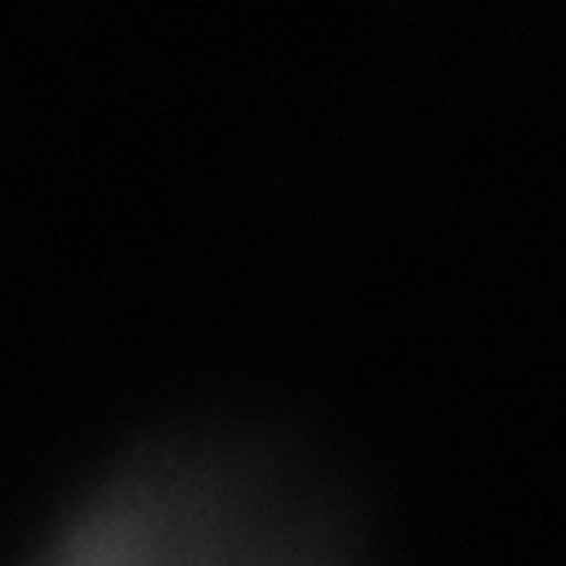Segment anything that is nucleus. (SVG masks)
I'll return each mask as SVG.
<instances>
[{
    "instance_id": "obj_1",
    "label": "nucleus",
    "mask_w": 566,
    "mask_h": 566,
    "mask_svg": "<svg viewBox=\"0 0 566 566\" xmlns=\"http://www.w3.org/2000/svg\"><path fill=\"white\" fill-rule=\"evenodd\" d=\"M41 566H348V553L304 486L197 451L107 486Z\"/></svg>"
}]
</instances>
